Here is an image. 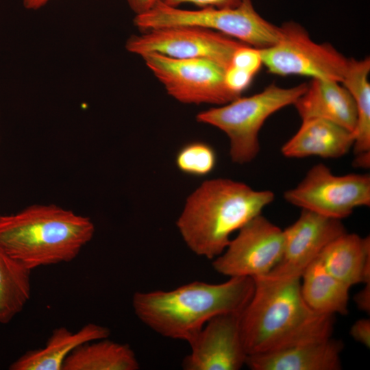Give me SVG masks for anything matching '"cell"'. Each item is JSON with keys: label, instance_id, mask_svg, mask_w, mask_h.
<instances>
[{"label": "cell", "instance_id": "4316f807", "mask_svg": "<svg viewBox=\"0 0 370 370\" xmlns=\"http://www.w3.org/2000/svg\"><path fill=\"white\" fill-rule=\"evenodd\" d=\"M350 335L356 341L369 348L370 347V319L365 318L356 321L350 328Z\"/></svg>", "mask_w": 370, "mask_h": 370}, {"label": "cell", "instance_id": "2e32d148", "mask_svg": "<svg viewBox=\"0 0 370 370\" xmlns=\"http://www.w3.org/2000/svg\"><path fill=\"white\" fill-rule=\"evenodd\" d=\"M293 106L301 120L324 119L355 133L356 104L349 92L341 82L312 79Z\"/></svg>", "mask_w": 370, "mask_h": 370}, {"label": "cell", "instance_id": "9c48e42d", "mask_svg": "<svg viewBox=\"0 0 370 370\" xmlns=\"http://www.w3.org/2000/svg\"><path fill=\"white\" fill-rule=\"evenodd\" d=\"M141 57L166 92L181 103L224 105L238 97L225 85V69L212 60L176 59L156 53Z\"/></svg>", "mask_w": 370, "mask_h": 370}, {"label": "cell", "instance_id": "277c9868", "mask_svg": "<svg viewBox=\"0 0 370 370\" xmlns=\"http://www.w3.org/2000/svg\"><path fill=\"white\" fill-rule=\"evenodd\" d=\"M95 231L89 217L55 204L0 215V249L28 269L73 261Z\"/></svg>", "mask_w": 370, "mask_h": 370}, {"label": "cell", "instance_id": "f1b7e54d", "mask_svg": "<svg viewBox=\"0 0 370 370\" xmlns=\"http://www.w3.org/2000/svg\"><path fill=\"white\" fill-rule=\"evenodd\" d=\"M354 301L361 310L365 312H370V282L366 283L354 297Z\"/></svg>", "mask_w": 370, "mask_h": 370}, {"label": "cell", "instance_id": "83f0119b", "mask_svg": "<svg viewBox=\"0 0 370 370\" xmlns=\"http://www.w3.org/2000/svg\"><path fill=\"white\" fill-rule=\"evenodd\" d=\"M130 9L136 15L144 14L151 10L161 0H126Z\"/></svg>", "mask_w": 370, "mask_h": 370}, {"label": "cell", "instance_id": "44dd1931", "mask_svg": "<svg viewBox=\"0 0 370 370\" xmlns=\"http://www.w3.org/2000/svg\"><path fill=\"white\" fill-rule=\"evenodd\" d=\"M140 365L127 344L108 338L85 343L65 359L62 370H137Z\"/></svg>", "mask_w": 370, "mask_h": 370}, {"label": "cell", "instance_id": "f546056e", "mask_svg": "<svg viewBox=\"0 0 370 370\" xmlns=\"http://www.w3.org/2000/svg\"><path fill=\"white\" fill-rule=\"evenodd\" d=\"M49 0H23V4L25 9L27 10H38L45 5Z\"/></svg>", "mask_w": 370, "mask_h": 370}, {"label": "cell", "instance_id": "7a4b0ae2", "mask_svg": "<svg viewBox=\"0 0 370 370\" xmlns=\"http://www.w3.org/2000/svg\"><path fill=\"white\" fill-rule=\"evenodd\" d=\"M254 281L232 277L220 284L195 281L169 291L136 292L137 318L159 335L189 343L214 317L241 313L251 299Z\"/></svg>", "mask_w": 370, "mask_h": 370}, {"label": "cell", "instance_id": "9a60e30c", "mask_svg": "<svg viewBox=\"0 0 370 370\" xmlns=\"http://www.w3.org/2000/svg\"><path fill=\"white\" fill-rule=\"evenodd\" d=\"M355 133L321 119L302 120L297 132L281 148L288 158L318 156L325 159L341 158L352 149Z\"/></svg>", "mask_w": 370, "mask_h": 370}, {"label": "cell", "instance_id": "ac0fdd59", "mask_svg": "<svg viewBox=\"0 0 370 370\" xmlns=\"http://www.w3.org/2000/svg\"><path fill=\"white\" fill-rule=\"evenodd\" d=\"M318 258L325 269L351 288L370 282V238L347 232L330 243Z\"/></svg>", "mask_w": 370, "mask_h": 370}, {"label": "cell", "instance_id": "5b68a950", "mask_svg": "<svg viewBox=\"0 0 370 370\" xmlns=\"http://www.w3.org/2000/svg\"><path fill=\"white\" fill-rule=\"evenodd\" d=\"M308 84L282 88L270 84L257 94L241 96L222 106L198 113L197 121L223 132L230 141V156L235 164L254 160L260 152L259 132L265 121L280 109L293 105Z\"/></svg>", "mask_w": 370, "mask_h": 370}, {"label": "cell", "instance_id": "4fadbf2b", "mask_svg": "<svg viewBox=\"0 0 370 370\" xmlns=\"http://www.w3.org/2000/svg\"><path fill=\"white\" fill-rule=\"evenodd\" d=\"M238 314H221L211 319L188 343L184 370H238L247 354L243 342Z\"/></svg>", "mask_w": 370, "mask_h": 370}, {"label": "cell", "instance_id": "6da1fadb", "mask_svg": "<svg viewBox=\"0 0 370 370\" xmlns=\"http://www.w3.org/2000/svg\"><path fill=\"white\" fill-rule=\"evenodd\" d=\"M254 291L240 316L247 356L332 336L334 315L312 310L301 292V278H253Z\"/></svg>", "mask_w": 370, "mask_h": 370}, {"label": "cell", "instance_id": "ffe728a7", "mask_svg": "<svg viewBox=\"0 0 370 370\" xmlns=\"http://www.w3.org/2000/svg\"><path fill=\"white\" fill-rule=\"evenodd\" d=\"M349 288L332 275L318 257L301 276V292L305 302L320 314H347Z\"/></svg>", "mask_w": 370, "mask_h": 370}, {"label": "cell", "instance_id": "d6986e66", "mask_svg": "<svg viewBox=\"0 0 370 370\" xmlns=\"http://www.w3.org/2000/svg\"><path fill=\"white\" fill-rule=\"evenodd\" d=\"M370 59H348L346 70L341 82L349 92L355 102L357 123L353 145L354 164L356 167L370 166V84L368 76Z\"/></svg>", "mask_w": 370, "mask_h": 370}, {"label": "cell", "instance_id": "ba28073f", "mask_svg": "<svg viewBox=\"0 0 370 370\" xmlns=\"http://www.w3.org/2000/svg\"><path fill=\"white\" fill-rule=\"evenodd\" d=\"M284 198L301 210L342 220L356 208L370 206V175H337L326 165L317 164L295 187L284 193Z\"/></svg>", "mask_w": 370, "mask_h": 370}, {"label": "cell", "instance_id": "8fae6325", "mask_svg": "<svg viewBox=\"0 0 370 370\" xmlns=\"http://www.w3.org/2000/svg\"><path fill=\"white\" fill-rule=\"evenodd\" d=\"M283 249V230L260 214L238 231L213 259L212 267L229 278L253 279L269 273L280 260Z\"/></svg>", "mask_w": 370, "mask_h": 370}, {"label": "cell", "instance_id": "52a82bcc", "mask_svg": "<svg viewBox=\"0 0 370 370\" xmlns=\"http://www.w3.org/2000/svg\"><path fill=\"white\" fill-rule=\"evenodd\" d=\"M282 36L274 45L260 49L262 64L278 75H303L341 82L348 59L328 43L313 41L298 23L281 27Z\"/></svg>", "mask_w": 370, "mask_h": 370}, {"label": "cell", "instance_id": "cb8c5ba5", "mask_svg": "<svg viewBox=\"0 0 370 370\" xmlns=\"http://www.w3.org/2000/svg\"><path fill=\"white\" fill-rule=\"evenodd\" d=\"M230 65L255 75L262 65L260 49L247 45L241 46L234 53Z\"/></svg>", "mask_w": 370, "mask_h": 370}, {"label": "cell", "instance_id": "3957f363", "mask_svg": "<svg viewBox=\"0 0 370 370\" xmlns=\"http://www.w3.org/2000/svg\"><path fill=\"white\" fill-rule=\"evenodd\" d=\"M275 199L269 190H255L227 178L204 182L186 199L176 226L195 254L213 260L230 236L262 213Z\"/></svg>", "mask_w": 370, "mask_h": 370}, {"label": "cell", "instance_id": "8992f818", "mask_svg": "<svg viewBox=\"0 0 370 370\" xmlns=\"http://www.w3.org/2000/svg\"><path fill=\"white\" fill-rule=\"evenodd\" d=\"M134 25L141 32L177 25L201 27L259 49L274 45L282 36L281 27L262 17L251 0H243L234 8L195 10L171 7L160 1L149 11L136 15Z\"/></svg>", "mask_w": 370, "mask_h": 370}, {"label": "cell", "instance_id": "5bb4252c", "mask_svg": "<svg viewBox=\"0 0 370 370\" xmlns=\"http://www.w3.org/2000/svg\"><path fill=\"white\" fill-rule=\"evenodd\" d=\"M343 344L332 336L247 356L251 370H339Z\"/></svg>", "mask_w": 370, "mask_h": 370}, {"label": "cell", "instance_id": "7402d4cb", "mask_svg": "<svg viewBox=\"0 0 370 370\" xmlns=\"http://www.w3.org/2000/svg\"><path fill=\"white\" fill-rule=\"evenodd\" d=\"M31 272L0 249V324L10 322L29 301Z\"/></svg>", "mask_w": 370, "mask_h": 370}, {"label": "cell", "instance_id": "d4e9b609", "mask_svg": "<svg viewBox=\"0 0 370 370\" xmlns=\"http://www.w3.org/2000/svg\"><path fill=\"white\" fill-rule=\"evenodd\" d=\"M254 75L232 65L225 69L224 80L227 88L240 97L241 92L251 84Z\"/></svg>", "mask_w": 370, "mask_h": 370}, {"label": "cell", "instance_id": "7c38bea8", "mask_svg": "<svg viewBox=\"0 0 370 370\" xmlns=\"http://www.w3.org/2000/svg\"><path fill=\"white\" fill-rule=\"evenodd\" d=\"M346 232L341 220L302 209L298 219L283 230L282 258L265 275L278 278H301L321 251Z\"/></svg>", "mask_w": 370, "mask_h": 370}, {"label": "cell", "instance_id": "603a6c76", "mask_svg": "<svg viewBox=\"0 0 370 370\" xmlns=\"http://www.w3.org/2000/svg\"><path fill=\"white\" fill-rule=\"evenodd\" d=\"M175 164L182 173L196 177L210 173L217 164L214 149L202 141H193L183 145L175 156Z\"/></svg>", "mask_w": 370, "mask_h": 370}, {"label": "cell", "instance_id": "30bf717a", "mask_svg": "<svg viewBox=\"0 0 370 370\" xmlns=\"http://www.w3.org/2000/svg\"><path fill=\"white\" fill-rule=\"evenodd\" d=\"M243 45L245 44L214 30L177 25L152 29L132 36L125 43V48L140 56L156 53L176 59H208L226 69L235 51Z\"/></svg>", "mask_w": 370, "mask_h": 370}, {"label": "cell", "instance_id": "e0dca14e", "mask_svg": "<svg viewBox=\"0 0 370 370\" xmlns=\"http://www.w3.org/2000/svg\"><path fill=\"white\" fill-rule=\"evenodd\" d=\"M109 328L95 323H88L76 332L65 327L55 328L45 345L29 350L9 366L10 370H62L68 356L79 345L108 338Z\"/></svg>", "mask_w": 370, "mask_h": 370}, {"label": "cell", "instance_id": "484cf974", "mask_svg": "<svg viewBox=\"0 0 370 370\" xmlns=\"http://www.w3.org/2000/svg\"><path fill=\"white\" fill-rule=\"evenodd\" d=\"M243 0H161L164 4L171 7H179L184 3H191L200 8H227L238 5Z\"/></svg>", "mask_w": 370, "mask_h": 370}]
</instances>
